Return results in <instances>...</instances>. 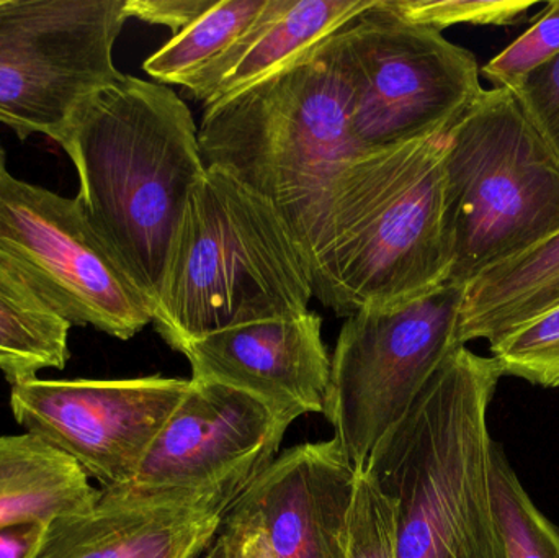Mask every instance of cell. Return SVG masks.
Wrapping results in <instances>:
<instances>
[{
  "instance_id": "1",
  "label": "cell",
  "mask_w": 559,
  "mask_h": 558,
  "mask_svg": "<svg viewBox=\"0 0 559 558\" xmlns=\"http://www.w3.org/2000/svg\"><path fill=\"white\" fill-rule=\"evenodd\" d=\"M447 134L357 154L289 226L312 295L338 317L404 304L449 282Z\"/></svg>"
},
{
  "instance_id": "2",
  "label": "cell",
  "mask_w": 559,
  "mask_h": 558,
  "mask_svg": "<svg viewBox=\"0 0 559 558\" xmlns=\"http://www.w3.org/2000/svg\"><path fill=\"white\" fill-rule=\"evenodd\" d=\"M502 377L491 356L453 351L368 458L393 504L396 558H509L488 423Z\"/></svg>"
},
{
  "instance_id": "3",
  "label": "cell",
  "mask_w": 559,
  "mask_h": 558,
  "mask_svg": "<svg viewBox=\"0 0 559 558\" xmlns=\"http://www.w3.org/2000/svg\"><path fill=\"white\" fill-rule=\"evenodd\" d=\"M58 144L78 170L88 222L156 305L206 170L189 105L167 85L123 74L75 111Z\"/></svg>"
},
{
  "instance_id": "4",
  "label": "cell",
  "mask_w": 559,
  "mask_h": 558,
  "mask_svg": "<svg viewBox=\"0 0 559 558\" xmlns=\"http://www.w3.org/2000/svg\"><path fill=\"white\" fill-rule=\"evenodd\" d=\"M308 268L274 203L206 167L170 249L153 324L173 349L228 328L309 311Z\"/></svg>"
},
{
  "instance_id": "5",
  "label": "cell",
  "mask_w": 559,
  "mask_h": 558,
  "mask_svg": "<svg viewBox=\"0 0 559 558\" xmlns=\"http://www.w3.org/2000/svg\"><path fill=\"white\" fill-rule=\"evenodd\" d=\"M206 167H222L277 206L289 226L345 163L364 153L334 35L289 68L205 108Z\"/></svg>"
},
{
  "instance_id": "6",
  "label": "cell",
  "mask_w": 559,
  "mask_h": 558,
  "mask_svg": "<svg viewBox=\"0 0 559 558\" xmlns=\"http://www.w3.org/2000/svg\"><path fill=\"white\" fill-rule=\"evenodd\" d=\"M449 282L481 272L559 233V163L509 88H483L447 134Z\"/></svg>"
},
{
  "instance_id": "7",
  "label": "cell",
  "mask_w": 559,
  "mask_h": 558,
  "mask_svg": "<svg viewBox=\"0 0 559 558\" xmlns=\"http://www.w3.org/2000/svg\"><path fill=\"white\" fill-rule=\"evenodd\" d=\"M361 151L449 133L483 92L475 55L384 0L334 33Z\"/></svg>"
},
{
  "instance_id": "8",
  "label": "cell",
  "mask_w": 559,
  "mask_h": 558,
  "mask_svg": "<svg viewBox=\"0 0 559 558\" xmlns=\"http://www.w3.org/2000/svg\"><path fill=\"white\" fill-rule=\"evenodd\" d=\"M465 287H442L390 307L347 317L331 359L324 416L357 471L406 416L459 337Z\"/></svg>"
},
{
  "instance_id": "9",
  "label": "cell",
  "mask_w": 559,
  "mask_h": 558,
  "mask_svg": "<svg viewBox=\"0 0 559 558\" xmlns=\"http://www.w3.org/2000/svg\"><path fill=\"white\" fill-rule=\"evenodd\" d=\"M0 258L71 327L128 341L154 305L88 222L78 197L0 176Z\"/></svg>"
},
{
  "instance_id": "10",
  "label": "cell",
  "mask_w": 559,
  "mask_h": 558,
  "mask_svg": "<svg viewBox=\"0 0 559 558\" xmlns=\"http://www.w3.org/2000/svg\"><path fill=\"white\" fill-rule=\"evenodd\" d=\"M127 0H0V123L58 143L75 111L123 78Z\"/></svg>"
},
{
  "instance_id": "11",
  "label": "cell",
  "mask_w": 559,
  "mask_h": 558,
  "mask_svg": "<svg viewBox=\"0 0 559 558\" xmlns=\"http://www.w3.org/2000/svg\"><path fill=\"white\" fill-rule=\"evenodd\" d=\"M293 419L231 387L190 379L128 484L104 497L147 504H233L278 458Z\"/></svg>"
},
{
  "instance_id": "12",
  "label": "cell",
  "mask_w": 559,
  "mask_h": 558,
  "mask_svg": "<svg viewBox=\"0 0 559 558\" xmlns=\"http://www.w3.org/2000/svg\"><path fill=\"white\" fill-rule=\"evenodd\" d=\"M10 387L16 423L71 459L102 490H110L134 477L154 439L189 392L190 380L35 377Z\"/></svg>"
},
{
  "instance_id": "13",
  "label": "cell",
  "mask_w": 559,
  "mask_h": 558,
  "mask_svg": "<svg viewBox=\"0 0 559 558\" xmlns=\"http://www.w3.org/2000/svg\"><path fill=\"white\" fill-rule=\"evenodd\" d=\"M180 353L192 380L241 390L293 422L308 413L324 415L331 356L314 311L216 331Z\"/></svg>"
},
{
  "instance_id": "14",
  "label": "cell",
  "mask_w": 559,
  "mask_h": 558,
  "mask_svg": "<svg viewBox=\"0 0 559 558\" xmlns=\"http://www.w3.org/2000/svg\"><path fill=\"white\" fill-rule=\"evenodd\" d=\"M358 471L335 439L286 449L238 498L274 558H347Z\"/></svg>"
},
{
  "instance_id": "15",
  "label": "cell",
  "mask_w": 559,
  "mask_h": 558,
  "mask_svg": "<svg viewBox=\"0 0 559 558\" xmlns=\"http://www.w3.org/2000/svg\"><path fill=\"white\" fill-rule=\"evenodd\" d=\"M231 504H147L98 495L45 524L32 558H200Z\"/></svg>"
},
{
  "instance_id": "16",
  "label": "cell",
  "mask_w": 559,
  "mask_h": 558,
  "mask_svg": "<svg viewBox=\"0 0 559 558\" xmlns=\"http://www.w3.org/2000/svg\"><path fill=\"white\" fill-rule=\"evenodd\" d=\"M374 0H267L251 28L189 88L209 108L308 55Z\"/></svg>"
},
{
  "instance_id": "17",
  "label": "cell",
  "mask_w": 559,
  "mask_h": 558,
  "mask_svg": "<svg viewBox=\"0 0 559 558\" xmlns=\"http://www.w3.org/2000/svg\"><path fill=\"white\" fill-rule=\"evenodd\" d=\"M559 305V233L465 285L459 337L488 343Z\"/></svg>"
},
{
  "instance_id": "18",
  "label": "cell",
  "mask_w": 559,
  "mask_h": 558,
  "mask_svg": "<svg viewBox=\"0 0 559 558\" xmlns=\"http://www.w3.org/2000/svg\"><path fill=\"white\" fill-rule=\"evenodd\" d=\"M98 495L78 464L41 439L0 436V530L82 513Z\"/></svg>"
},
{
  "instance_id": "19",
  "label": "cell",
  "mask_w": 559,
  "mask_h": 558,
  "mask_svg": "<svg viewBox=\"0 0 559 558\" xmlns=\"http://www.w3.org/2000/svg\"><path fill=\"white\" fill-rule=\"evenodd\" d=\"M69 330L26 282L0 258V372L10 385L39 370L64 369Z\"/></svg>"
},
{
  "instance_id": "20",
  "label": "cell",
  "mask_w": 559,
  "mask_h": 558,
  "mask_svg": "<svg viewBox=\"0 0 559 558\" xmlns=\"http://www.w3.org/2000/svg\"><path fill=\"white\" fill-rule=\"evenodd\" d=\"M267 0H218L144 61L154 82L189 88L258 20Z\"/></svg>"
},
{
  "instance_id": "21",
  "label": "cell",
  "mask_w": 559,
  "mask_h": 558,
  "mask_svg": "<svg viewBox=\"0 0 559 558\" xmlns=\"http://www.w3.org/2000/svg\"><path fill=\"white\" fill-rule=\"evenodd\" d=\"M491 482L509 558H559V530L538 510L495 441Z\"/></svg>"
},
{
  "instance_id": "22",
  "label": "cell",
  "mask_w": 559,
  "mask_h": 558,
  "mask_svg": "<svg viewBox=\"0 0 559 558\" xmlns=\"http://www.w3.org/2000/svg\"><path fill=\"white\" fill-rule=\"evenodd\" d=\"M502 376L545 389L559 385V305L524 327L489 343Z\"/></svg>"
},
{
  "instance_id": "23",
  "label": "cell",
  "mask_w": 559,
  "mask_h": 558,
  "mask_svg": "<svg viewBox=\"0 0 559 558\" xmlns=\"http://www.w3.org/2000/svg\"><path fill=\"white\" fill-rule=\"evenodd\" d=\"M404 20L442 32L449 26H509L527 19L537 0H384Z\"/></svg>"
},
{
  "instance_id": "24",
  "label": "cell",
  "mask_w": 559,
  "mask_h": 558,
  "mask_svg": "<svg viewBox=\"0 0 559 558\" xmlns=\"http://www.w3.org/2000/svg\"><path fill=\"white\" fill-rule=\"evenodd\" d=\"M559 58V0L547 3L535 19L508 48L489 59L481 75L491 87L514 88L528 75Z\"/></svg>"
},
{
  "instance_id": "25",
  "label": "cell",
  "mask_w": 559,
  "mask_h": 558,
  "mask_svg": "<svg viewBox=\"0 0 559 558\" xmlns=\"http://www.w3.org/2000/svg\"><path fill=\"white\" fill-rule=\"evenodd\" d=\"M347 558H396L393 504L364 468L355 485Z\"/></svg>"
},
{
  "instance_id": "26",
  "label": "cell",
  "mask_w": 559,
  "mask_h": 558,
  "mask_svg": "<svg viewBox=\"0 0 559 558\" xmlns=\"http://www.w3.org/2000/svg\"><path fill=\"white\" fill-rule=\"evenodd\" d=\"M509 91L559 163V58Z\"/></svg>"
},
{
  "instance_id": "27",
  "label": "cell",
  "mask_w": 559,
  "mask_h": 558,
  "mask_svg": "<svg viewBox=\"0 0 559 558\" xmlns=\"http://www.w3.org/2000/svg\"><path fill=\"white\" fill-rule=\"evenodd\" d=\"M200 558H274L258 514L238 500Z\"/></svg>"
},
{
  "instance_id": "28",
  "label": "cell",
  "mask_w": 559,
  "mask_h": 558,
  "mask_svg": "<svg viewBox=\"0 0 559 558\" xmlns=\"http://www.w3.org/2000/svg\"><path fill=\"white\" fill-rule=\"evenodd\" d=\"M218 0H127L128 19L173 29L174 35L205 15Z\"/></svg>"
},
{
  "instance_id": "29",
  "label": "cell",
  "mask_w": 559,
  "mask_h": 558,
  "mask_svg": "<svg viewBox=\"0 0 559 558\" xmlns=\"http://www.w3.org/2000/svg\"><path fill=\"white\" fill-rule=\"evenodd\" d=\"M45 524H19L0 530V558H32Z\"/></svg>"
},
{
  "instance_id": "30",
  "label": "cell",
  "mask_w": 559,
  "mask_h": 558,
  "mask_svg": "<svg viewBox=\"0 0 559 558\" xmlns=\"http://www.w3.org/2000/svg\"><path fill=\"white\" fill-rule=\"evenodd\" d=\"M5 170V151H3L2 144H0V176H2Z\"/></svg>"
},
{
  "instance_id": "31",
  "label": "cell",
  "mask_w": 559,
  "mask_h": 558,
  "mask_svg": "<svg viewBox=\"0 0 559 558\" xmlns=\"http://www.w3.org/2000/svg\"><path fill=\"white\" fill-rule=\"evenodd\" d=\"M559 387V385H558Z\"/></svg>"
}]
</instances>
